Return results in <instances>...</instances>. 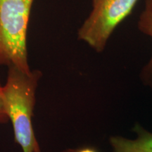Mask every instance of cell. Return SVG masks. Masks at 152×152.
Returning a JSON list of instances; mask_svg holds the SVG:
<instances>
[{
  "mask_svg": "<svg viewBox=\"0 0 152 152\" xmlns=\"http://www.w3.org/2000/svg\"><path fill=\"white\" fill-rule=\"evenodd\" d=\"M133 130L137 134L135 139L122 136H111L109 144L113 152H152V132L136 124Z\"/></svg>",
  "mask_w": 152,
  "mask_h": 152,
  "instance_id": "277c9868",
  "label": "cell"
},
{
  "mask_svg": "<svg viewBox=\"0 0 152 152\" xmlns=\"http://www.w3.org/2000/svg\"><path fill=\"white\" fill-rule=\"evenodd\" d=\"M9 122L8 115L5 109L4 100L3 85L0 83V125L5 124Z\"/></svg>",
  "mask_w": 152,
  "mask_h": 152,
  "instance_id": "8992f818",
  "label": "cell"
},
{
  "mask_svg": "<svg viewBox=\"0 0 152 152\" xmlns=\"http://www.w3.org/2000/svg\"><path fill=\"white\" fill-rule=\"evenodd\" d=\"M139 0H92V9L77 30V39L96 52H104L110 37L135 8Z\"/></svg>",
  "mask_w": 152,
  "mask_h": 152,
  "instance_id": "3957f363",
  "label": "cell"
},
{
  "mask_svg": "<svg viewBox=\"0 0 152 152\" xmlns=\"http://www.w3.org/2000/svg\"><path fill=\"white\" fill-rule=\"evenodd\" d=\"M61 152H73V149H66L63 150Z\"/></svg>",
  "mask_w": 152,
  "mask_h": 152,
  "instance_id": "ba28073f",
  "label": "cell"
},
{
  "mask_svg": "<svg viewBox=\"0 0 152 152\" xmlns=\"http://www.w3.org/2000/svg\"><path fill=\"white\" fill-rule=\"evenodd\" d=\"M34 0H0V66L31 71L27 37Z\"/></svg>",
  "mask_w": 152,
  "mask_h": 152,
  "instance_id": "7a4b0ae2",
  "label": "cell"
},
{
  "mask_svg": "<svg viewBox=\"0 0 152 152\" xmlns=\"http://www.w3.org/2000/svg\"><path fill=\"white\" fill-rule=\"evenodd\" d=\"M137 27L141 33L152 39V0H144V7L139 17ZM140 75L144 85L152 89V55Z\"/></svg>",
  "mask_w": 152,
  "mask_h": 152,
  "instance_id": "5b68a950",
  "label": "cell"
},
{
  "mask_svg": "<svg viewBox=\"0 0 152 152\" xmlns=\"http://www.w3.org/2000/svg\"><path fill=\"white\" fill-rule=\"evenodd\" d=\"M42 77V73L39 70L26 73L10 66L3 85L5 109L12 125L15 142L20 146L21 152H35L39 145L33 119L36 92Z\"/></svg>",
  "mask_w": 152,
  "mask_h": 152,
  "instance_id": "6da1fadb",
  "label": "cell"
},
{
  "mask_svg": "<svg viewBox=\"0 0 152 152\" xmlns=\"http://www.w3.org/2000/svg\"><path fill=\"white\" fill-rule=\"evenodd\" d=\"M73 152H99L95 148L92 147H83L73 149Z\"/></svg>",
  "mask_w": 152,
  "mask_h": 152,
  "instance_id": "52a82bcc",
  "label": "cell"
},
{
  "mask_svg": "<svg viewBox=\"0 0 152 152\" xmlns=\"http://www.w3.org/2000/svg\"><path fill=\"white\" fill-rule=\"evenodd\" d=\"M35 152H41V149H40V147H39V145L37 146V147L36 148Z\"/></svg>",
  "mask_w": 152,
  "mask_h": 152,
  "instance_id": "9c48e42d",
  "label": "cell"
}]
</instances>
